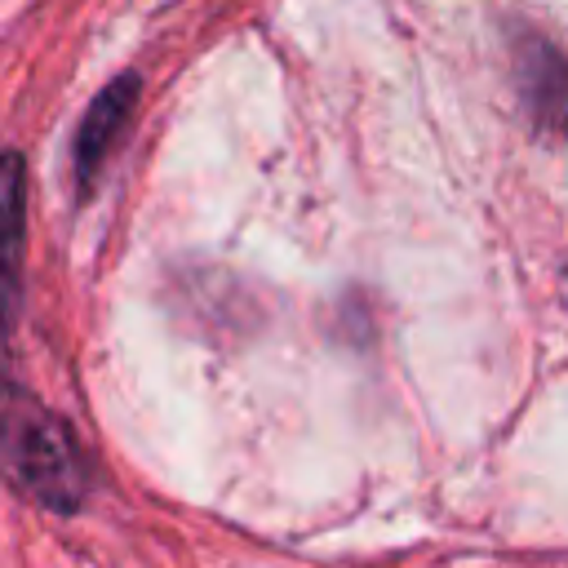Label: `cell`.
<instances>
[{
	"instance_id": "6da1fadb",
	"label": "cell",
	"mask_w": 568,
	"mask_h": 568,
	"mask_svg": "<svg viewBox=\"0 0 568 568\" xmlns=\"http://www.w3.org/2000/svg\"><path fill=\"white\" fill-rule=\"evenodd\" d=\"M0 470L13 488L53 510H75L89 484L71 430L31 399H9L0 408Z\"/></svg>"
},
{
	"instance_id": "7a4b0ae2",
	"label": "cell",
	"mask_w": 568,
	"mask_h": 568,
	"mask_svg": "<svg viewBox=\"0 0 568 568\" xmlns=\"http://www.w3.org/2000/svg\"><path fill=\"white\" fill-rule=\"evenodd\" d=\"M133 93H138V80L133 75H120L84 115L80 124V138H75V169H80V182L93 178V169L102 164V155L111 151L120 124L129 120V106H133Z\"/></svg>"
},
{
	"instance_id": "3957f363",
	"label": "cell",
	"mask_w": 568,
	"mask_h": 568,
	"mask_svg": "<svg viewBox=\"0 0 568 568\" xmlns=\"http://www.w3.org/2000/svg\"><path fill=\"white\" fill-rule=\"evenodd\" d=\"M22 209H27V178H22V155L4 151L0 155V266L13 271L18 248H22Z\"/></svg>"
},
{
	"instance_id": "277c9868",
	"label": "cell",
	"mask_w": 568,
	"mask_h": 568,
	"mask_svg": "<svg viewBox=\"0 0 568 568\" xmlns=\"http://www.w3.org/2000/svg\"><path fill=\"white\" fill-rule=\"evenodd\" d=\"M9 351V315H4V280H0V359Z\"/></svg>"
}]
</instances>
